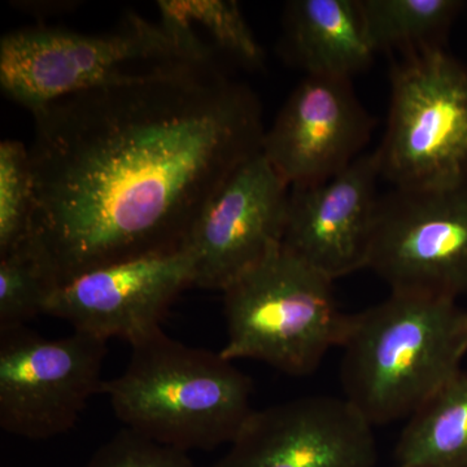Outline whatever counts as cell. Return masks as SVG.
<instances>
[{"instance_id": "cell-1", "label": "cell", "mask_w": 467, "mask_h": 467, "mask_svg": "<svg viewBox=\"0 0 467 467\" xmlns=\"http://www.w3.org/2000/svg\"><path fill=\"white\" fill-rule=\"evenodd\" d=\"M30 247L57 288L184 250L199 216L263 150L260 101L218 60L173 61L36 110Z\"/></svg>"}, {"instance_id": "cell-2", "label": "cell", "mask_w": 467, "mask_h": 467, "mask_svg": "<svg viewBox=\"0 0 467 467\" xmlns=\"http://www.w3.org/2000/svg\"><path fill=\"white\" fill-rule=\"evenodd\" d=\"M340 348L344 399L384 425L413 416L462 371L467 312L448 297L391 292L349 316Z\"/></svg>"}, {"instance_id": "cell-3", "label": "cell", "mask_w": 467, "mask_h": 467, "mask_svg": "<svg viewBox=\"0 0 467 467\" xmlns=\"http://www.w3.org/2000/svg\"><path fill=\"white\" fill-rule=\"evenodd\" d=\"M101 393L126 429L187 453L232 444L254 411V383L233 361L162 330L131 346Z\"/></svg>"}, {"instance_id": "cell-4", "label": "cell", "mask_w": 467, "mask_h": 467, "mask_svg": "<svg viewBox=\"0 0 467 467\" xmlns=\"http://www.w3.org/2000/svg\"><path fill=\"white\" fill-rule=\"evenodd\" d=\"M333 279L273 248L223 290V358L254 359L291 376H308L340 347L349 316L340 312Z\"/></svg>"}, {"instance_id": "cell-5", "label": "cell", "mask_w": 467, "mask_h": 467, "mask_svg": "<svg viewBox=\"0 0 467 467\" xmlns=\"http://www.w3.org/2000/svg\"><path fill=\"white\" fill-rule=\"evenodd\" d=\"M190 54L161 24L129 11L110 32L63 27L14 30L0 41V85L30 112L61 98L130 81Z\"/></svg>"}, {"instance_id": "cell-6", "label": "cell", "mask_w": 467, "mask_h": 467, "mask_svg": "<svg viewBox=\"0 0 467 467\" xmlns=\"http://www.w3.org/2000/svg\"><path fill=\"white\" fill-rule=\"evenodd\" d=\"M377 153L396 189L467 183V67L442 47L411 52L393 67L389 124Z\"/></svg>"}, {"instance_id": "cell-7", "label": "cell", "mask_w": 467, "mask_h": 467, "mask_svg": "<svg viewBox=\"0 0 467 467\" xmlns=\"http://www.w3.org/2000/svg\"><path fill=\"white\" fill-rule=\"evenodd\" d=\"M107 342L92 335L46 339L26 326L0 331V427L46 441L67 434L103 391Z\"/></svg>"}, {"instance_id": "cell-8", "label": "cell", "mask_w": 467, "mask_h": 467, "mask_svg": "<svg viewBox=\"0 0 467 467\" xmlns=\"http://www.w3.org/2000/svg\"><path fill=\"white\" fill-rule=\"evenodd\" d=\"M400 294H467V183L379 199L368 266Z\"/></svg>"}, {"instance_id": "cell-9", "label": "cell", "mask_w": 467, "mask_h": 467, "mask_svg": "<svg viewBox=\"0 0 467 467\" xmlns=\"http://www.w3.org/2000/svg\"><path fill=\"white\" fill-rule=\"evenodd\" d=\"M290 187L263 152L230 174L204 208L186 243L193 285L223 291L282 244Z\"/></svg>"}, {"instance_id": "cell-10", "label": "cell", "mask_w": 467, "mask_h": 467, "mask_svg": "<svg viewBox=\"0 0 467 467\" xmlns=\"http://www.w3.org/2000/svg\"><path fill=\"white\" fill-rule=\"evenodd\" d=\"M189 250L142 257L92 270L54 292L45 315L75 331L133 346L162 330L169 308L193 285Z\"/></svg>"}, {"instance_id": "cell-11", "label": "cell", "mask_w": 467, "mask_h": 467, "mask_svg": "<svg viewBox=\"0 0 467 467\" xmlns=\"http://www.w3.org/2000/svg\"><path fill=\"white\" fill-rule=\"evenodd\" d=\"M373 426L346 399L308 396L254 410L208 467H374Z\"/></svg>"}, {"instance_id": "cell-12", "label": "cell", "mask_w": 467, "mask_h": 467, "mask_svg": "<svg viewBox=\"0 0 467 467\" xmlns=\"http://www.w3.org/2000/svg\"><path fill=\"white\" fill-rule=\"evenodd\" d=\"M371 130L350 79L306 76L265 131L261 152L290 189L306 186L346 171Z\"/></svg>"}, {"instance_id": "cell-13", "label": "cell", "mask_w": 467, "mask_h": 467, "mask_svg": "<svg viewBox=\"0 0 467 467\" xmlns=\"http://www.w3.org/2000/svg\"><path fill=\"white\" fill-rule=\"evenodd\" d=\"M380 175L376 150L325 182L291 187L282 247L333 281L367 267Z\"/></svg>"}, {"instance_id": "cell-14", "label": "cell", "mask_w": 467, "mask_h": 467, "mask_svg": "<svg viewBox=\"0 0 467 467\" xmlns=\"http://www.w3.org/2000/svg\"><path fill=\"white\" fill-rule=\"evenodd\" d=\"M306 76L350 79L377 54L358 0H294L285 5L282 47Z\"/></svg>"}, {"instance_id": "cell-15", "label": "cell", "mask_w": 467, "mask_h": 467, "mask_svg": "<svg viewBox=\"0 0 467 467\" xmlns=\"http://www.w3.org/2000/svg\"><path fill=\"white\" fill-rule=\"evenodd\" d=\"M396 459L402 467H467V373L460 371L410 417Z\"/></svg>"}, {"instance_id": "cell-16", "label": "cell", "mask_w": 467, "mask_h": 467, "mask_svg": "<svg viewBox=\"0 0 467 467\" xmlns=\"http://www.w3.org/2000/svg\"><path fill=\"white\" fill-rule=\"evenodd\" d=\"M376 52L405 55L441 47L442 36L463 7L459 0H358Z\"/></svg>"}, {"instance_id": "cell-17", "label": "cell", "mask_w": 467, "mask_h": 467, "mask_svg": "<svg viewBox=\"0 0 467 467\" xmlns=\"http://www.w3.org/2000/svg\"><path fill=\"white\" fill-rule=\"evenodd\" d=\"M160 21L192 30L216 54L234 58L245 69H261L265 52L234 0H161ZM205 43V42H204Z\"/></svg>"}, {"instance_id": "cell-18", "label": "cell", "mask_w": 467, "mask_h": 467, "mask_svg": "<svg viewBox=\"0 0 467 467\" xmlns=\"http://www.w3.org/2000/svg\"><path fill=\"white\" fill-rule=\"evenodd\" d=\"M57 282L27 239L0 256V331L23 327L45 315Z\"/></svg>"}, {"instance_id": "cell-19", "label": "cell", "mask_w": 467, "mask_h": 467, "mask_svg": "<svg viewBox=\"0 0 467 467\" xmlns=\"http://www.w3.org/2000/svg\"><path fill=\"white\" fill-rule=\"evenodd\" d=\"M34 209V174L29 147L20 140L0 143V256L29 236Z\"/></svg>"}, {"instance_id": "cell-20", "label": "cell", "mask_w": 467, "mask_h": 467, "mask_svg": "<svg viewBox=\"0 0 467 467\" xmlns=\"http://www.w3.org/2000/svg\"><path fill=\"white\" fill-rule=\"evenodd\" d=\"M82 467H198L187 451L167 447L124 427Z\"/></svg>"}, {"instance_id": "cell-21", "label": "cell", "mask_w": 467, "mask_h": 467, "mask_svg": "<svg viewBox=\"0 0 467 467\" xmlns=\"http://www.w3.org/2000/svg\"><path fill=\"white\" fill-rule=\"evenodd\" d=\"M399 467H402V466H399Z\"/></svg>"}]
</instances>
